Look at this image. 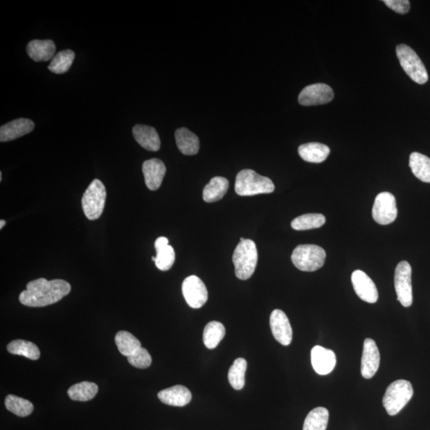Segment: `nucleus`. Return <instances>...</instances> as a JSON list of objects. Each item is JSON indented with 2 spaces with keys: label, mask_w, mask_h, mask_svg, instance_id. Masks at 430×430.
<instances>
[{
  "label": "nucleus",
  "mask_w": 430,
  "mask_h": 430,
  "mask_svg": "<svg viewBox=\"0 0 430 430\" xmlns=\"http://www.w3.org/2000/svg\"><path fill=\"white\" fill-rule=\"evenodd\" d=\"M115 342L119 352L129 357L134 354L136 350L141 348L139 339H137L134 334L129 332L120 331L116 334Z\"/></svg>",
  "instance_id": "obj_31"
},
{
  "label": "nucleus",
  "mask_w": 430,
  "mask_h": 430,
  "mask_svg": "<svg viewBox=\"0 0 430 430\" xmlns=\"http://www.w3.org/2000/svg\"><path fill=\"white\" fill-rule=\"evenodd\" d=\"M158 397L164 404L181 407L187 406L192 396L187 387L177 385L159 392Z\"/></svg>",
  "instance_id": "obj_19"
},
{
  "label": "nucleus",
  "mask_w": 430,
  "mask_h": 430,
  "mask_svg": "<svg viewBox=\"0 0 430 430\" xmlns=\"http://www.w3.org/2000/svg\"><path fill=\"white\" fill-rule=\"evenodd\" d=\"M326 252L316 245H300L292 254V262L295 267L304 272H314L325 265Z\"/></svg>",
  "instance_id": "obj_5"
},
{
  "label": "nucleus",
  "mask_w": 430,
  "mask_h": 430,
  "mask_svg": "<svg viewBox=\"0 0 430 430\" xmlns=\"http://www.w3.org/2000/svg\"><path fill=\"white\" fill-rule=\"evenodd\" d=\"M247 369V362L243 358L237 359L231 366L228 379L233 389L240 391L245 386Z\"/></svg>",
  "instance_id": "obj_30"
},
{
  "label": "nucleus",
  "mask_w": 430,
  "mask_h": 430,
  "mask_svg": "<svg viewBox=\"0 0 430 430\" xmlns=\"http://www.w3.org/2000/svg\"><path fill=\"white\" fill-rule=\"evenodd\" d=\"M258 260V249L253 241L244 239L239 242L233 254L236 277L243 280L251 278L257 267Z\"/></svg>",
  "instance_id": "obj_2"
},
{
  "label": "nucleus",
  "mask_w": 430,
  "mask_h": 430,
  "mask_svg": "<svg viewBox=\"0 0 430 430\" xmlns=\"http://www.w3.org/2000/svg\"><path fill=\"white\" fill-rule=\"evenodd\" d=\"M330 152L328 146L321 143H307L298 148L300 156L305 161L313 163H321L326 161Z\"/></svg>",
  "instance_id": "obj_23"
},
{
  "label": "nucleus",
  "mask_w": 430,
  "mask_h": 430,
  "mask_svg": "<svg viewBox=\"0 0 430 430\" xmlns=\"http://www.w3.org/2000/svg\"><path fill=\"white\" fill-rule=\"evenodd\" d=\"M352 283L355 293L361 300L375 304L379 299L378 289L374 281L362 270H355L352 275Z\"/></svg>",
  "instance_id": "obj_13"
},
{
  "label": "nucleus",
  "mask_w": 430,
  "mask_h": 430,
  "mask_svg": "<svg viewBox=\"0 0 430 430\" xmlns=\"http://www.w3.org/2000/svg\"><path fill=\"white\" fill-rule=\"evenodd\" d=\"M313 369L318 375L330 374L337 365V357L333 350L321 346H315L311 350Z\"/></svg>",
  "instance_id": "obj_15"
},
{
  "label": "nucleus",
  "mask_w": 430,
  "mask_h": 430,
  "mask_svg": "<svg viewBox=\"0 0 430 430\" xmlns=\"http://www.w3.org/2000/svg\"><path fill=\"white\" fill-rule=\"evenodd\" d=\"M409 165L418 179L424 183H430V158L422 153L413 152Z\"/></svg>",
  "instance_id": "obj_25"
},
{
  "label": "nucleus",
  "mask_w": 430,
  "mask_h": 430,
  "mask_svg": "<svg viewBox=\"0 0 430 430\" xmlns=\"http://www.w3.org/2000/svg\"><path fill=\"white\" fill-rule=\"evenodd\" d=\"M5 406L9 411L19 417L28 416L34 411V406L30 401L13 395L5 398Z\"/></svg>",
  "instance_id": "obj_34"
},
{
  "label": "nucleus",
  "mask_w": 430,
  "mask_h": 430,
  "mask_svg": "<svg viewBox=\"0 0 430 430\" xmlns=\"http://www.w3.org/2000/svg\"><path fill=\"white\" fill-rule=\"evenodd\" d=\"M106 189L100 180L94 179L84 191L82 199V206L84 215L91 221L97 220L102 216L106 201Z\"/></svg>",
  "instance_id": "obj_6"
},
{
  "label": "nucleus",
  "mask_w": 430,
  "mask_h": 430,
  "mask_svg": "<svg viewBox=\"0 0 430 430\" xmlns=\"http://www.w3.org/2000/svg\"><path fill=\"white\" fill-rule=\"evenodd\" d=\"M380 364V354L377 344L373 339H366L364 343L361 374L369 379L378 371Z\"/></svg>",
  "instance_id": "obj_14"
},
{
  "label": "nucleus",
  "mask_w": 430,
  "mask_h": 430,
  "mask_svg": "<svg viewBox=\"0 0 430 430\" xmlns=\"http://www.w3.org/2000/svg\"><path fill=\"white\" fill-rule=\"evenodd\" d=\"M382 2L398 14H406L410 12L411 4L409 0H384Z\"/></svg>",
  "instance_id": "obj_36"
},
{
  "label": "nucleus",
  "mask_w": 430,
  "mask_h": 430,
  "mask_svg": "<svg viewBox=\"0 0 430 430\" xmlns=\"http://www.w3.org/2000/svg\"><path fill=\"white\" fill-rule=\"evenodd\" d=\"M2 179H3V174H2V172H0V181L2 182Z\"/></svg>",
  "instance_id": "obj_38"
},
{
  "label": "nucleus",
  "mask_w": 430,
  "mask_h": 430,
  "mask_svg": "<svg viewBox=\"0 0 430 430\" xmlns=\"http://www.w3.org/2000/svg\"><path fill=\"white\" fill-rule=\"evenodd\" d=\"M270 328L276 341L284 346H289L293 341V329L289 318L280 310H275L270 315Z\"/></svg>",
  "instance_id": "obj_12"
},
{
  "label": "nucleus",
  "mask_w": 430,
  "mask_h": 430,
  "mask_svg": "<svg viewBox=\"0 0 430 430\" xmlns=\"http://www.w3.org/2000/svg\"><path fill=\"white\" fill-rule=\"evenodd\" d=\"M174 136L179 150L184 155L192 156L199 152V139L192 132L186 127H180L175 131Z\"/></svg>",
  "instance_id": "obj_22"
},
{
  "label": "nucleus",
  "mask_w": 430,
  "mask_h": 430,
  "mask_svg": "<svg viewBox=\"0 0 430 430\" xmlns=\"http://www.w3.org/2000/svg\"><path fill=\"white\" fill-rule=\"evenodd\" d=\"M98 386L94 382H82L68 390V395L73 401L87 402L98 394Z\"/></svg>",
  "instance_id": "obj_26"
},
{
  "label": "nucleus",
  "mask_w": 430,
  "mask_h": 430,
  "mask_svg": "<svg viewBox=\"0 0 430 430\" xmlns=\"http://www.w3.org/2000/svg\"><path fill=\"white\" fill-rule=\"evenodd\" d=\"M182 291L185 301L192 309H200L208 300V291L204 281L195 275L184 280Z\"/></svg>",
  "instance_id": "obj_10"
},
{
  "label": "nucleus",
  "mask_w": 430,
  "mask_h": 430,
  "mask_svg": "<svg viewBox=\"0 0 430 430\" xmlns=\"http://www.w3.org/2000/svg\"><path fill=\"white\" fill-rule=\"evenodd\" d=\"M156 251V265L161 271H168L172 267L175 261V253L172 247L168 245V239L159 237L155 242Z\"/></svg>",
  "instance_id": "obj_21"
},
{
  "label": "nucleus",
  "mask_w": 430,
  "mask_h": 430,
  "mask_svg": "<svg viewBox=\"0 0 430 430\" xmlns=\"http://www.w3.org/2000/svg\"><path fill=\"white\" fill-rule=\"evenodd\" d=\"M35 129V123L30 119L19 118L0 127V141H12L30 134Z\"/></svg>",
  "instance_id": "obj_17"
},
{
  "label": "nucleus",
  "mask_w": 430,
  "mask_h": 430,
  "mask_svg": "<svg viewBox=\"0 0 430 430\" xmlns=\"http://www.w3.org/2000/svg\"><path fill=\"white\" fill-rule=\"evenodd\" d=\"M226 334V328L222 323L211 321L206 325L204 332V343L208 349H215Z\"/></svg>",
  "instance_id": "obj_27"
},
{
  "label": "nucleus",
  "mask_w": 430,
  "mask_h": 430,
  "mask_svg": "<svg viewBox=\"0 0 430 430\" xmlns=\"http://www.w3.org/2000/svg\"><path fill=\"white\" fill-rule=\"evenodd\" d=\"M326 217L321 214H306L296 217L292 221L291 226L296 231L316 229L325 225Z\"/></svg>",
  "instance_id": "obj_32"
},
{
  "label": "nucleus",
  "mask_w": 430,
  "mask_h": 430,
  "mask_svg": "<svg viewBox=\"0 0 430 430\" xmlns=\"http://www.w3.org/2000/svg\"><path fill=\"white\" fill-rule=\"evenodd\" d=\"M397 215L396 199L390 192L377 195L373 209L374 220L380 225H388L395 222Z\"/></svg>",
  "instance_id": "obj_9"
},
{
  "label": "nucleus",
  "mask_w": 430,
  "mask_h": 430,
  "mask_svg": "<svg viewBox=\"0 0 430 430\" xmlns=\"http://www.w3.org/2000/svg\"><path fill=\"white\" fill-rule=\"evenodd\" d=\"M396 54L401 66L413 82L423 84L428 82V73L417 53L411 47L400 44L396 47Z\"/></svg>",
  "instance_id": "obj_7"
},
{
  "label": "nucleus",
  "mask_w": 430,
  "mask_h": 430,
  "mask_svg": "<svg viewBox=\"0 0 430 430\" xmlns=\"http://www.w3.org/2000/svg\"><path fill=\"white\" fill-rule=\"evenodd\" d=\"M413 395V386L406 380H397L387 387L382 404L387 413L395 416L404 408Z\"/></svg>",
  "instance_id": "obj_4"
},
{
  "label": "nucleus",
  "mask_w": 430,
  "mask_h": 430,
  "mask_svg": "<svg viewBox=\"0 0 430 430\" xmlns=\"http://www.w3.org/2000/svg\"><path fill=\"white\" fill-rule=\"evenodd\" d=\"M329 412L325 407H317L307 414L303 430H326Z\"/></svg>",
  "instance_id": "obj_28"
},
{
  "label": "nucleus",
  "mask_w": 430,
  "mask_h": 430,
  "mask_svg": "<svg viewBox=\"0 0 430 430\" xmlns=\"http://www.w3.org/2000/svg\"><path fill=\"white\" fill-rule=\"evenodd\" d=\"M5 225H6V221L5 220H1L0 221V229H3V228L5 226Z\"/></svg>",
  "instance_id": "obj_37"
},
{
  "label": "nucleus",
  "mask_w": 430,
  "mask_h": 430,
  "mask_svg": "<svg viewBox=\"0 0 430 430\" xmlns=\"http://www.w3.org/2000/svg\"><path fill=\"white\" fill-rule=\"evenodd\" d=\"M334 98L333 89L326 84H310L302 90L298 100L301 105L312 106L327 104Z\"/></svg>",
  "instance_id": "obj_11"
},
{
  "label": "nucleus",
  "mask_w": 430,
  "mask_h": 430,
  "mask_svg": "<svg viewBox=\"0 0 430 430\" xmlns=\"http://www.w3.org/2000/svg\"><path fill=\"white\" fill-rule=\"evenodd\" d=\"M71 291V286L66 280L39 278L30 281L26 289L20 294L19 301L25 306L46 307L60 301Z\"/></svg>",
  "instance_id": "obj_1"
},
{
  "label": "nucleus",
  "mask_w": 430,
  "mask_h": 430,
  "mask_svg": "<svg viewBox=\"0 0 430 430\" xmlns=\"http://www.w3.org/2000/svg\"><path fill=\"white\" fill-rule=\"evenodd\" d=\"M127 361L135 368L140 369H146L150 368L152 364V357L145 348H141L136 350L134 354L129 355Z\"/></svg>",
  "instance_id": "obj_35"
},
{
  "label": "nucleus",
  "mask_w": 430,
  "mask_h": 430,
  "mask_svg": "<svg viewBox=\"0 0 430 430\" xmlns=\"http://www.w3.org/2000/svg\"><path fill=\"white\" fill-rule=\"evenodd\" d=\"M74 58H75V53L71 50L58 52L53 57L50 65L48 66V69L51 72L57 74L65 73L70 70Z\"/></svg>",
  "instance_id": "obj_33"
},
{
  "label": "nucleus",
  "mask_w": 430,
  "mask_h": 430,
  "mask_svg": "<svg viewBox=\"0 0 430 430\" xmlns=\"http://www.w3.org/2000/svg\"><path fill=\"white\" fill-rule=\"evenodd\" d=\"M275 186L269 178L251 169H244L237 174L235 191L240 196L273 193Z\"/></svg>",
  "instance_id": "obj_3"
},
{
  "label": "nucleus",
  "mask_w": 430,
  "mask_h": 430,
  "mask_svg": "<svg viewBox=\"0 0 430 430\" xmlns=\"http://www.w3.org/2000/svg\"><path fill=\"white\" fill-rule=\"evenodd\" d=\"M8 350L10 354L21 355L32 360L39 359L40 357V350L33 343L23 341V339H16L10 342L8 346Z\"/></svg>",
  "instance_id": "obj_29"
},
{
  "label": "nucleus",
  "mask_w": 430,
  "mask_h": 430,
  "mask_svg": "<svg viewBox=\"0 0 430 430\" xmlns=\"http://www.w3.org/2000/svg\"><path fill=\"white\" fill-rule=\"evenodd\" d=\"M132 134L136 141L147 151L157 152L161 148V139L153 127L136 125L132 129Z\"/></svg>",
  "instance_id": "obj_18"
},
{
  "label": "nucleus",
  "mask_w": 430,
  "mask_h": 430,
  "mask_svg": "<svg viewBox=\"0 0 430 430\" xmlns=\"http://www.w3.org/2000/svg\"><path fill=\"white\" fill-rule=\"evenodd\" d=\"M142 171L148 189L156 190L163 182L166 174V166L161 159H151L143 162Z\"/></svg>",
  "instance_id": "obj_16"
},
{
  "label": "nucleus",
  "mask_w": 430,
  "mask_h": 430,
  "mask_svg": "<svg viewBox=\"0 0 430 430\" xmlns=\"http://www.w3.org/2000/svg\"><path fill=\"white\" fill-rule=\"evenodd\" d=\"M412 269L410 263L402 261L397 265L395 275V286L397 301L402 306L410 307L413 303L411 281Z\"/></svg>",
  "instance_id": "obj_8"
},
{
  "label": "nucleus",
  "mask_w": 430,
  "mask_h": 430,
  "mask_svg": "<svg viewBox=\"0 0 430 430\" xmlns=\"http://www.w3.org/2000/svg\"><path fill=\"white\" fill-rule=\"evenodd\" d=\"M229 181L227 179L216 177L211 179L204 189L203 197L206 203H215L220 201L227 192Z\"/></svg>",
  "instance_id": "obj_24"
},
{
  "label": "nucleus",
  "mask_w": 430,
  "mask_h": 430,
  "mask_svg": "<svg viewBox=\"0 0 430 430\" xmlns=\"http://www.w3.org/2000/svg\"><path fill=\"white\" fill-rule=\"evenodd\" d=\"M26 51L35 62H47L53 60L56 51L55 42L50 39L32 40L26 46Z\"/></svg>",
  "instance_id": "obj_20"
}]
</instances>
